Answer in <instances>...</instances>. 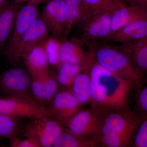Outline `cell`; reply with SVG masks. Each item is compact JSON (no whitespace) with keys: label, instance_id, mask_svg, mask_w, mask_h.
<instances>
[{"label":"cell","instance_id":"cell-1","mask_svg":"<svg viewBox=\"0 0 147 147\" xmlns=\"http://www.w3.org/2000/svg\"><path fill=\"white\" fill-rule=\"evenodd\" d=\"M86 68L92 86V108L100 111L127 108L129 94L136 85L90 59Z\"/></svg>","mask_w":147,"mask_h":147},{"label":"cell","instance_id":"cell-2","mask_svg":"<svg viewBox=\"0 0 147 147\" xmlns=\"http://www.w3.org/2000/svg\"><path fill=\"white\" fill-rule=\"evenodd\" d=\"M93 61L123 79L137 84L142 76L137 72L131 58L120 47L102 41L86 44Z\"/></svg>","mask_w":147,"mask_h":147},{"label":"cell","instance_id":"cell-3","mask_svg":"<svg viewBox=\"0 0 147 147\" xmlns=\"http://www.w3.org/2000/svg\"><path fill=\"white\" fill-rule=\"evenodd\" d=\"M0 114L32 119L50 117L48 109L37 103L30 96L0 97Z\"/></svg>","mask_w":147,"mask_h":147},{"label":"cell","instance_id":"cell-4","mask_svg":"<svg viewBox=\"0 0 147 147\" xmlns=\"http://www.w3.org/2000/svg\"><path fill=\"white\" fill-rule=\"evenodd\" d=\"M101 122L108 129L131 141L142 119L127 108L105 110L100 112Z\"/></svg>","mask_w":147,"mask_h":147},{"label":"cell","instance_id":"cell-5","mask_svg":"<svg viewBox=\"0 0 147 147\" xmlns=\"http://www.w3.org/2000/svg\"><path fill=\"white\" fill-rule=\"evenodd\" d=\"M112 15L105 11L90 13L81 24L80 42L86 45L101 41L111 34Z\"/></svg>","mask_w":147,"mask_h":147},{"label":"cell","instance_id":"cell-6","mask_svg":"<svg viewBox=\"0 0 147 147\" xmlns=\"http://www.w3.org/2000/svg\"><path fill=\"white\" fill-rule=\"evenodd\" d=\"M50 117L33 119L26 127V137L34 139L40 147H53L64 129L61 125Z\"/></svg>","mask_w":147,"mask_h":147},{"label":"cell","instance_id":"cell-7","mask_svg":"<svg viewBox=\"0 0 147 147\" xmlns=\"http://www.w3.org/2000/svg\"><path fill=\"white\" fill-rule=\"evenodd\" d=\"M100 123V112L91 108L88 110H79L66 126L68 128L67 130L72 134L98 142L97 138Z\"/></svg>","mask_w":147,"mask_h":147},{"label":"cell","instance_id":"cell-8","mask_svg":"<svg viewBox=\"0 0 147 147\" xmlns=\"http://www.w3.org/2000/svg\"><path fill=\"white\" fill-rule=\"evenodd\" d=\"M36 6L27 4L17 12L10 38L4 51L9 61L13 57L22 37L33 22L38 18V10Z\"/></svg>","mask_w":147,"mask_h":147},{"label":"cell","instance_id":"cell-9","mask_svg":"<svg viewBox=\"0 0 147 147\" xmlns=\"http://www.w3.org/2000/svg\"><path fill=\"white\" fill-rule=\"evenodd\" d=\"M48 28L42 18H37L21 38L9 63L16 64L33 49L47 39Z\"/></svg>","mask_w":147,"mask_h":147},{"label":"cell","instance_id":"cell-10","mask_svg":"<svg viewBox=\"0 0 147 147\" xmlns=\"http://www.w3.org/2000/svg\"><path fill=\"white\" fill-rule=\"evenodd\" d=\"M31 84L28 73L20 67H13L0 74V91L8 96H29Z\"/></svg>","mask_w":147,"mask_h":147},{"label":"cell","instance_id":"cell-11","mask_svg":"<svg viewBox=\"0 0 147 147\" xmlns=\"http://www.w3.org/2000/svg\"><path fill=\"white\" fill-rule=\"evenodd\" d=\"M49 108L50 116L62 125L66 126L68 122L78 113L82 106L70 91L58 92Z\"/></svg>","mask_w":147,"mask_h":147},{"label":"cell","instance_id":"cell-12","mask_svg":"<svg viewBox=\"0 0 147 147\" xmlns=\"http://www.w3.org/2000/svg\"><path fill=\"white\" fill-rule=\"evenodd\" d=\"M67 11L64 0H49L43 9L42 19L56 36H63L67 23Z\"/></svg>","mask_w":147,"mask_h":147},{"label":"cell","instance_id":"cell-13","mask_svg":"<svg viewBox=\"0 0 147 147\" xmlns=\"http://www.w3.org/2000/svg\"><path fill=\"white\" fill-rule=\"evenodd\" d=\"M147 18V3L126 5L112 13L111 34L134 21Z\"/></svg>","mask_w":147,"mask_h":147},{"label":"cell","instance_id":"cell-14","mask_svg":"<svg viewBox=\"0 0 147 147\" xmlns=\"http://www.w3.org/2000/svg\"><path fill=\"white\" fill-rule=\"evenodd\" d=\"M147 36V18L134 21L109 35L101 41L120 44Z\"/></svg>","mask_w":147,"mask_h":147},{"label":"cell","instance_id":"cell-15","mask_svg":"<svg viewBox=\"0 0 147 147\" xmlns=\"http://www.w3.org/2000/svg\"><path fill=\"white\" fill-rule=\"evenodd\" d=\"M45 41L35 47L24 58L26 67L32 79L50 73Z\"/></svg>","mask_w":147,"mask_h":147},{"label":"cell","instance_id":"cell-16","mask_svg":"<svg viewBox=\"0 0 147 147\" xmlns=\"http://www.w3.org/2000/svg\"><path fill=\"white\" fill-rule=\"evenodd\" d=\"M57 80L50 73L32 79L30 89L35 97L41 103L51 102L58 93Z\"/></svg>","mask_w":147,"mask_h":147},{"label":"cell","instance_id":"cell-17","mask_svg":"<svg viewBox=\"0 0 147 147\" xmlns=\"http://www.w3.org/2000/svg\"><path fill=\"white\" fill-rule=\"evenodd\" d=\"M131 58L138 73L142 76L147 71V36L119 45Z\"/></svg>","mask_w":147,"mask_h":147},{"label":"cell","instance_id":"cell-18","mask_svg":"<svg viewBox=\"0 0 147 147\" xmlns=\"http://www.w3.org/2000/svg\"><path fill=\"white\" fill-rule=\"evenodd\" d=\"M19 4L7 2L0 6V51L4 50L7 41L13 29Z\"/></svg>","mask_w":147,"mask_h":147},{"label":"cell","instance_id":"cell-19","mask_svg":"<svg viewBox=\"0 0 147 147\" xmlns=\"http://www.w3.org/2000/svg\"><path fill=\"white\" fill-rule=\"evenodd\" d=\"M89 60L88 52L78 43L66 40L61 42L60 51L61 63H68L81 66L85 69Z\"/></svg>","mask_w":147,"mask_h":147},{"label":"cell","instance_id":"cell-20","mask_svg":"<svg viewBox=\"0 0 147 147\" xmlns=\"http://www.w3.org/2000/svg\"><path fill=\"white\" fill-rule=\"evenodd\" d=\"M67 11V23L63 36H68L74 26L82 24L88 16L90 11L84 0H64Z\"/></svg>","mask_w":147,"mask_h":147},{"label":"cell","instance_id":"cell-21","mask_svg":"<svg viewBox=\"0 0 147 147\" xmlns=\"http://www.w3.org/2000/svg\"><path fill=\"white\" fill-rule=\"evenodd\" d=\"M69 89L81 105L91 102L92 86L88 72L83 70L80 72L75 77Z\"/></svg>","mask_w":147,"mask_h":147},{"label":"cell","instance_id":"cell-22","mask_svg":"<svg viewBox=\"0 0 147 147\" xmlns=\"http://www.w3.org/2000/svg\"><path fill=\"white\" fill-rule=\"evenodd\" d=\"M97 141L99 144L101 143V147H127L132 145L130 140L110 130L101 122Z\"/></svg>","mask_w":147,"mask_h":147},{"label":"cell","instance_id":"cell-23","mask_svg":"<svg viewBox=\"0 0 147 147\" xmlns=\"http://www.w3.org/2000/svg\"><path fill=\"white\" fill-rule=\"evenodd\" d=\"M53 147H101V146L94 140L75 135L68 130H64Z\"/></svg>","mask_w":147,"mask_h":147},{"label":"cell","instance_id":"cell-24","mask_svg":"<svg viewBox=\"0 0 147 147\" xmlns=\"http://www.w3.org/2000/svg\"><path fill=\"white\" fill-rule=\"evenodd\" d=\"M58 69L57 77L58 82L69 88L76 76L84 70L81 66L68 63H61Z\"/></svg>","mask_w":147,"mask_h":147},{"label":"cell","instance_id":"cell-25","mask_svg":"<svg viewBox=\"0 0 147 147\" xmlns=\"http://www.w3.org/2000/svg\"><path fill=\"white\" fill-rule=\"evenodd\" d=\"M90 13L105 11L113 13L126 5L119 0H84Z\"/></svg>","mask_w":147,"mask_h":147},{"label":"cell","instance_id":"cell-26","mask_svg":"<svg viewBox=\"0 0 147 147\" xmlns=\"http://www.w3.org/2000/svg\"><path fill=\"white\" fill-rule=\"evenodd\" d=\"M18 118L0 114V137H15L18 129Z\"/></svg>","mask_w":147,"mask_h":147},{"label":"cell","instance_id":"cell-27","mask_svg":"<svg viewBox=\"0 0 147 147\" xmlns=\"http://www.w3.org/2000/svg\"><path fill=\"white\" fill-rule=\"evenodd\" d=\"M45 47L49 65L59 67L61 64L60 51L61 42L56 38H50L45 40Z\"/></svg>","mask_w":147,"mask_h":147},{"label":"cell","instance_id":"cell-28","mask_svg":"<svg viewBox=\"0 0 147 147\" xmlns=\"http://www.w3.org/2000/svg\"><path fill=\"white\" fill-rule=\"evenodd\" d=\"M132 146L134 147H147V117L141 121L135 133Z\"/></svg>","mask_w":147,"mask_h":147},{"label":"cell","instance_id":"cell-29","mask_svg":"<svg viewBox=\"0 0 147 147\" xmlns=\"http://www.w3.org/2000/svg\"><path fill=\"white\" fill-rule=\"evenodd\" d=\"M137 107L142 116L141 119L147 117V84L139 92L137 99Z\"/></svg>","mask_w":147,"mask_h":147},{"label":"cell","instance_id":"cell-30","mask_svg":"<svg viewBox=\"0 0 147 147\" xmlns=\"http://www.w3.org/2000/svg\"><path fill=\"white\" fill-rule=\"evenodd\" d=\"M10 146L11 147H40L34 139L26 137L25 139H20L16 136L9 138Z\"/></svg>","mask_w":147,"mask_h":147},{"label":"cell","instance_id":"cell-31","mask_svg":"<svg viewBox=\"0 0 147 147\" xmlns=\"http://www.w3.org/2000/svg\"><path fill=\"white\" fill-rule=\"evenodd\" d=\"M14 2L17 3H21L26 2L27 4H31L37 5L39 4L42 3L49 0H13Z\"/></svg>","mask_w":147,"mask_h":147},{"label":"cell","instance_id":"cell-32","mask_svg":"<svg viewBox=\"0 0 147 147\" xmlns=\"http://www.w3.org/2000/svg\"><path fill=\"white\" fill-rule=\"evenodd\" d=\"M125 1L126 5L147 3V0H125Z\"/></svg>","mask_w":147,"mask_h":147},{"label":"cell","instance_id":"cell-33","mask_svg":"<svg viewBox=\"0 0 147 147\" xmlns=\"http://www.w3.org/2000/svg\"><path fill=\"white\" fill-rule=\"evenodd\" d=\"M9 0H0V6L2 5L5 3L7 2Z\"/></svg>","mask_w":147,"mask_h":147},{"label":"cell","instance_id":"cell-34","mask_svg":"<svg viewBox=\"0 0 147 147\" xmlns=\"http://www.w3.org/2000/svg\"><path fill=\"white\" fill-rule=\"evenodd\" d=\"M122 3H123L125 4L126 5V3H125V0H119Z\"/></svg>","mask_w":147,"mask_h":147},{"label":"cell","instance_id":"cell-35","mask_svg":"<svg viewBox=\"0 0 147 147\" xmlns=\"http://www.w3.org/2000/svg\"><path fill=\"white\" fill-rule=\"evenodd\" d=\"M146 74L147 75V71L146 73Z\"/></svg>","mask_w":147,"mask_h":147}]
</instances>
